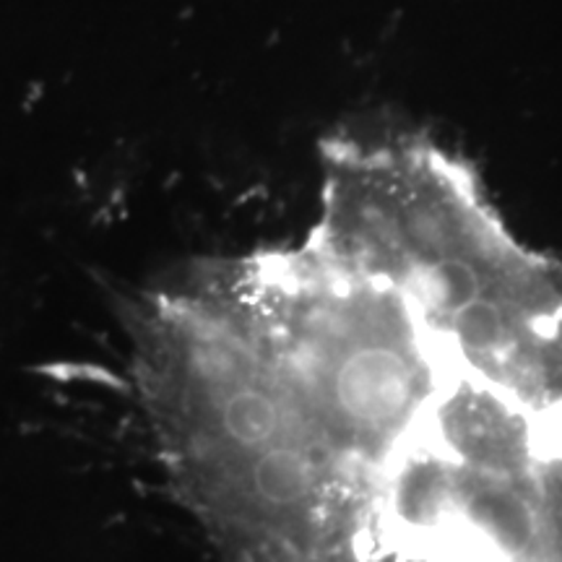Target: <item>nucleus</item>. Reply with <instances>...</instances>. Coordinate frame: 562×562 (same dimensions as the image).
Here are the masks:
<instances>
[{
    "label": "nucleus",
    "instance_id": "nucleus-1",
    "mask_svg": "<svg viewBox=\"0 0 562 562\" xmlns=\"http://www.w3.org/2000/svg\"><path fill=\"white\" fill-rule=\"evenodd\" d=\"M560 313L508 235L313 229L175 339L161 461L224 562H562Z\"/></svg>",
    "mask_w": 562,
    "mask_h": 562
}]
</instances>
